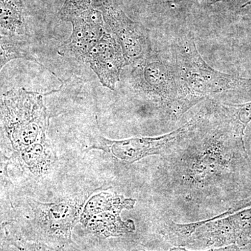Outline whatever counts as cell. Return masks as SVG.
Instances as JSON below:
<instances>
[{"label":"cell","instance_id":"1","mask_svg":"<svg viewBox=\"0 0 251 251\" xmlns=\"http://www.w3.org/2000/svg\"><path fill=\"white\" fill-rule=\"evenodd\" d=\"M0 123L9 149V182L27 187L52 172L57 157L46 140L49 117L41 94L24 88L4 94L0 97Z\"/></svg>","mask_w":251,"mask_h":251},{"label":"cell","instance_id":"2","mask_svg":"<svg viewBox=\"0 0 251 251\" xmlns=\"http://www.w3.org/2000/svg\"><path fill=\"white\" fill-rule=\"evenodd\" d=\"M174 67L177 95L169 117L178 120L189 109L214 94L251 88V78L218 72L198 52L194 37L181 36L175 48Z\"/></svg>","mask_w":251,"mask_h":251},{"label":"cell","instance_id":"3","mask_svg":"<svg viewBox=\"0 0 251 251\" xmlns=\"http://www.w3.org/2000/svg\"><path fill=\"white\" fill-rule=\"evenodd\" d=\"M99 188H86L61 198L54 202L42 203L26 198L25 214L31 242L41 243L56 250L72 242V232L80 221L84 206Z\"/></svg>","mask_w":251,"mask_h":251},{"label":"cell","instance_id":"4","mask_svg":"<svg viewBox=\"0 0 251 251\" xmlns=\"http://www.w3.org/2000/svg\"><path fill=\"white\" fill-rule=\"evenodd\" d=\"M164 232L168 242L178 247H245L251 243V208L193 224H179L169 220Z\"/></svg>","mask_w":251,"mask_h":251},{"label":"cell","instance_id":"5","mask_svg":"<svg viewBox=\"0 0 251 251\" xmlns=\"http://www.w3.org/2000/svg\"><path fill=\"white\" fill-rule=\"evenodd\" d=\"M236 148L246 150L244 140L236 136L227 122L216 126L202 135L196 152L187 160L190 168L185 178L200 187L214 184L229 171Z\"/></svg>","mask_w":251,"mask_h":251},{"label":"cell","instance_id":"6","mask_svg":"<svg viewBox=\"0 0 251 251\" xmlns=\"http://www.w3.org/2000/svg\"><path fill=\"white\" fill-rule=\"evenodd\" d=\"M206 117L199 112L186 125L162 136L154 138H136L122 140H110L102 136L95 140L91 149H98L120 161L134 163L153 155L167 156L177 151L196 138L204 125Z\"/></svg>","mask_w":251,"mask_h":251},{"label":"cell","instance_id":"7","mask_svg":"<svg viewBox=\"0 0 251 251\" xmlns=\"http://www.w3.org/2000/svg\"><path fill=\"white\" fill-rule=\"evenodd\" d=\"M135 200L116 193L102 191L94 195L85 203L81 214L82 227L100 238L120 237L135 230L131 220L122 221L124 209H132Z\"/></svg>","mask_w":251,"mask_h":251},{"label":"cell","instance_id":"8","mask_svg":"<svg viewBox=\"0 0 251 251\" xmlns=\"http://www.w3.org/2000/svg\"><path fill=\"white\" fill-rule=\"evenodd\" d=\"M99 10L103 15L105 29L121 47L126 65H136L151 54L148 33L138 23L127 17L121 9L112 6L108 0H105Z\"/></svg>","mask_w":251,"mask_h":251},{"label":"cell","instance_id":"9","mask_svg":"<svg viewBox=\"0 0 251 251\" xmlns=\"http://www.w3.org/2000/svg\"><path fill=\"white\" fill-rule=\"evenodd\" d=\"M133 72L140 90L161 102L170 115L177 95L174 67L151 52Z\"/></svg>","mask_w":251,"mask_h":251},{"label":"cell","instance_id":"10","mask_svg":"<svg viewBox=\"0 0 251 251\" xmlns=\"http://www.w3.org/2000/svg\"><path fill=\"white\" fill-rule=\"evenodd\" d=\"M72 23V36L60 50L70 52L77 59L86 60L105 31L103 15L98 9H90L69 20Z\"/></svg>","mask_w":251,"mask_h":251},{"label":"cell","instance_id":"11","mask_svg":"<svg viewBox=\"0 0 251 251\" xmlns=\"http://www.w3.org/2000/svg\"><path fill=\"white\" fill-rule=\"evenodd\" d=\"M86 61L104 87L115 90L122 68L126 66L123 52L116 39L105 29L98 44Z\"/></svg>","mask_w":251,"mask_h":251},{"label":"cell","instance_id":"12","mask_svg":"<svg viewBox=\"0 0 251 251\" xmlns=\"http://www.w3.org/2000/svg\"><path fill=\"white\" fill-rule=\"evenodd\" d=\"M27 32L21 0H0V35L23 39Z\"/></svg>","mask_w":251,"mask_h":251},{"label":"cell","instance_id":"13","mask_svg":"<svg viewBox=\"0 0 251 251\" xmlns=\"http://www.w3.org/2000/svg\"><path fill=\"white\" fill-rule=\"evenodd\" d=\"M16 59L35 60L24 39L0 35V71L10 61Z\"/></svg>","mask_w":251,"mask_h":251},{"label":"cell","instance_id":"14","mask_svg":"<svg viewBox=\"0 0 251 251\" xmlns=\"http://www.w3.org/2000/svg\"><path fill=\"white\" fill-rule=\"evenodd\" d=\"M225 120L233 130L234 134L244 140V130L251 122V102L244 104H227L223 106Z\"/></svg>","mask_w":251,"mask_h":251},{"label":"cell","instance_id":"15","mask_svg":"<svg viewBox=\"0 0 251 251\" xmlns=\"http://www.w3.org/2000/svg\"><path fill=\"white\" fill-rule=\"evenodd\" d=\"M8 240L10 244L17 248L19 251H56L53 249H51L48 246L27 240L17 227L14 226L12 221H8L3 223Z\"/></svg>","mask_w":251,"mask_h":251},{"label":"cell","instance_id":"16","mask_svg":"<svg viewBox=\"0 0 251 251\" xmlns=\"http://www.w3.org/2000/svg\"><path fill=\"white\" fill-rule=\"evenodd\" d=\"M105 0H65L59 12L62 20L69 21L74 16L90 9H98Z\"/></svg>","mask_w":251,"mask_h":251},{"label":"cell","instance_id":"17","mask_svg":"<svg viewBox=\"0 0 251 251\" xmlns=\"http://www.w3.org/2000/svg\"><path fill=\"white\" fill-rule=\"evenodd\" d=\"M9 164V149L4 130L0 123V198L9 185L8 168Z\"/></svg>","mask_w":251,"mask_h":251},{"label":"cell","instance_id":"18","mask_svg":"<svg viewBox=\"0 0 251 251\" xmlns=\"http://www.w3.org/2000/svg\"><path fill=\"white\" fill-rule=\"evenodd\" d=\"M133 251H149L146 250H135ZM168 251H191L186 250L184 248L181 247H174L173 249H170ZM204 251H239V247L235 245L228 246V247H225L221 248H217V249H211L209 250Z\"/></svg>","mask_w":251,"mask_h":251},{"label":"cell","instance_id":"19","mask_svg":"<svg viewBox=\"0 0 251 251\" xmlns=\"http://www.w3.org/2000/svg\"><path fill=\"white\" fill-rule=\"evenodd\" d=\"M8 240L6 230H5L4 224H0V251H4L5 246L6 245Z\"/></svg>","mask_w":251,"mask_h":251},{"label":"cell","instance_id":"20","mask_svg":"<svg viewBox=\"0 0 251 251\" xmlns=\"http://www.w3.org/2000/svg\"><path fill=\"white\" fill-rule=\"evenodd\" d=\"M201 1V4L203 5H205V6H211V5H213L216 4V3L219 2V1H228V0H199ZM251 1H249L247 4L244 5V6H247V5L251 4Z\"/></svg>","mask_w":251,"mask_h":251}]
</instances>
